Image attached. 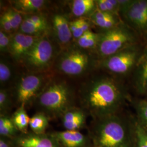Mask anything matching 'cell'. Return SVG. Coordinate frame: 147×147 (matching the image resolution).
<instances>
[{"mask_svg": "<svg viewBox=\"0 0 147 147\" xmlns=\"http://www.w3.org/2000/svg\"><path fill=\"white\" fill-rule=\"evenodd\" d=\"M80 104L94 119L117 114L126 98L123 85L112 77H93L80 89Z\"/></svg>", "mask_w": 147, "mask_h": 147, "instance_id": "1", "label": "cell"}, {"mask_svg": "<svg viewBox=\"0 0 147 147\" xmlns=\"http://www.w3.org/2000/svg\"><path fill=\"white\" fill-rule=\"evenodd\" d=\"M90 137L94 147H131L129 127L117 114L94 119Z\"/></svg>", "mask_w": 147, "mask_h": 147, "instance_id": "2", "label": "cell"}, {"mask_svg": "<svg viewBox=\"0 0 147 147\" xmlns=\"http://www.w3.org/2000/svg\"><path fill=\"white\" fill-rule=\"evenodd\" d=\"M75 93L71 87L63 80L53 78L34 100L40 112L50 118L61 117L74 107Z\"/></svg>", "mask_w": 147, "mask_h": 147, "instance_id": "3", "label": "cell"}, {"mask_svg": "<svg viewBox=\"0 0 147 147\" xmlns=\"http://www.w3.org/2000/svg\"><path fill=\"white\" fill-rule=\"evenodd\" d=\"M61 50L48 33L37 39L20 63L29 73L50 71Z\"/></svg>", "mask_w": 147, "mask_h": 147, "instance_id": "4", "label": "cell"}, {"mask_svg": "<svg viewBox=\"0 0 147 147\" xmlns=\"http://www.w3.org/2000/svg\"><path fill=\"white\" fill-rule=\"evenodd\" d=\"M90 51L78 47L75 42L59 53L55 60L58 73L70 77L86 75L97 65L98 59Z\"/></svg>", "mask_w": 147, "mask_h": 147, "instance_id": "5", "label": "cell"}, {"mask_svg": "<svg viewBox=\"0 0 147 147\" xmlns=\"http://www.w3.org/2000/svg\"><path fill=\"white\" fill-rule=\"evenodd\" d=\"M138 43V35L123 22L113 28L100 32L95 55L99 61Z\"/></svg>", "mask_w": 147, "mask_h": 147, "instance_id": "6", "label": "cell"}, {"mask_svg": "<svg viewBox=\"0 0 147 147\" xmlns=\"http://www.w3.org/2000/svg\"><path fill=\"white\" fill-rule=\"evenodd\" d=\"M53 78L50 71L28 73L16 79L13 96L20 106H26L34 101L37 96Z\"/></svg>", "mask_w": 147, "mask_h": 147, "instance_id": "7", "label": "cell"}, {"mask_svg": "<svg viewBox=\"0 0 147 147\" xmlns=\"http://www.w3.org/2000/svg\"><path fill=\"white\" fill-rule=\"evenodd\" d=\"M142 51L139 44H136L98 61L97 65L111 74L125 76L134 71Z\"/></svg>", "mask_w": 147, "mask_h": 147, "instance_id": "8", "label": "cell"}, {"mask_svg": "<svg viewBox=\"0 0 147 147\" xmlns=\"http://www.w3.org/2000/svg\"><path fill=\"white\" fill-rule=\"evenodd\" d=\"M119 16L122 21L147 44V0H132Z\"/></svg>", "mask_w": 147, "mask_h": 147, "instance_id": "9", "label": "cell"}, {"mask_svg": "<svg viewBox=\"0 0 147 147\" xmlns=\"http://www.w3.org/2000/svg\"><path fill=\"white\" fill-rule=\"evenodd\" d=\"M49 33L62 51L73 44V35L70 30L68 16L62 13H56L51 16Z\"/></svg>", "mask_w": 147, "mask_h": 147, "instance_id": "10", "label": "cell"}, {"mask_svg": "<svg viewBox=\"0 0 147 147\" xmlns=\"http://www.w3.org/2000/svg\"><path fill=\"white\" fill-rule=\"evenodd\" d=\"M39 37L25 34L20 32L11 34L9 50L11 57L20 63Z\"/></svg>", "mask_w": 147, "mask_h": 147, "instance_id": "11", "label": "cell"}, {"mask_svg": "<svg viewBox=\"0 0 147 147\" xmlns=\"http://www.w3.org/2000/svg\"><path fill=\"white\" fill-rule=\"evenodd\" d=\"M16 147H61L52 134L22 133L14 141Z\"/></svg>", "mask_w": 147, "mask_h": 147, "instance_id": "12", "label": "cell"}, {"mask_svg": "<svg viewBox=\"0 0 147 147\" xmlns=\"http://www.w3.org/2000/svg\"><path fill=\"white\" fill-rule=\"evenodd\" d=\"M63 147H87L88 138L79 131L65 130L51 134Z\"/></svg>", "mask_w": 147, "mask_h": 147, "instance_id": "13", "label": "cell"}, {"mask_svg": "<svg viewBox=\"0 0 147 147\" xmlns=\"http://www.w3.org/2000/svg\"><path fill=\"white\" fill-rule=\"evenodd\" d=\"M133 74V82L137 90L145 94L147 86V44L143 49Z\"/></svg>", "mask_w": 147, "mask_h": 147, "instance_id": "14", "label": "cell"}, {"mask_svg": "<svg viewBox=\"0 0 147 147\" xmlns=\"http://www.w3.org/2000/svg\"><path fill=\"white\" fill-rule=\"evenodd\" d=\"M87 113L83 109L75 107L67 111L61 117L64 127L66 130L79 131L84 126Z\"/></svg>", "mask_w": 147, "mask_h": 147, "instance_id": "15", "label": "cell"}, {"mask_svg": "<svg viewBox=\"0 0 147 147\" xmlns=\"http://www.w3.org/2000/svg\"><path fill=\"white\" fill-rule=\"evenodd\" d=\"M93 25L102 30V32L108 31L120 25L122 21L119 16L104 12L96 9L89 18Z\"/></svg>", "mask_w": 147, "mask_h": 147, "instance_id": "16", "label": "cell"}, {"mask_svg": "<svg viewBox=\"0 0 147 147\" xmlns=\"http://www.w3.org/2000/svg\"><path fill=\"white\" fill-rule=\"evenodd\" d=\"M49 1L44 0H16L11 1V8L22 15L40 13L46 8Z\"/></svg>", "mask_w": 147, "mask_h": 147, "instance_id": "17", "label": "cell"}, {"mask_svg": "<svg viewBox=\"0 0 147 147\" xmlns=\"http://www.w3.org/2000/svg\"><path fill=\"white\" fill-rule=\"evenodd\" d=\"M69 7L71 14L76 19L87 18L97 9L94 0H74L71 1Z\"/></svg>", "mask_w": 147, "mask_h": 147, "instance_id": "18", "label": "cell"}, {"mask_svg": "<svg viewBox=\"0 0 147 147\" xmlns=\"http://www.w3.org/2000/svg\"><path fill=\"white\" fill-rule=\"evenodd\" d=\"M16 76L15 68L9 61L1 58L0 61L1 88H7V86L14 81Z\"/></svg>", "mask_w": 147, "mask_h": 147, "instance_id": "19", "label": "cell"}, {"mask_svg": "<svg viewBox=\"0 0 147 147\" xmlns=\"http://www.w3.org/2000/svg\"><path fill=\"white\" fill-rule=\"evenodd\" d=\"M100 33H95L91 30L84 34L75 42L78 47L84 50L94 52L98 45Z\"/></svg>", "mask_w": 147, "mask_h": 147, "instance_id": "20", "label": "cell"}, {"mask_svg": "<svg viewBox=\"0 0 147 147\" xmlns=\"http://www.w3.org/2000/svg\"><path fill=\"white\" fill-rule=\"evenodd\" d=\"M11 119L19 131L24 134L27 133L30 118L27 113L25 106H20L13 113Z\"/></svg>", "mask_w": 147, "mask_h": 147, "instance_id": "21", "label": "cell"}, {"mask_svg": "<svg viewBox=\"0 0 147 147\" xmlns=\"http://www.w3.org/2000/svg\"><path fill=\"white\" fill-rule=\"evenodd\" d=\"M49 117L42 112H38L30 118L29 126L33 133L44 134L49 125Z\"/></svg>", "mask_w": 147, "mask_h": 147, "instance_id": "22", "label": "cell"}, {"mask_svg": "<svg viewBox=\"0 0 147 147\" xmlns=\"http://www.w3.org/2000/svg\"><path fill=\"white\" fill-rule=\"evenodd\" d=\"M18 32L30 36L40 37L49 33V30L24 18Z\"/></svg>", "mask_w": 147, "mask_h": 147, "instance_id": "23", "label": "cell"}, {"mask_svg": "<svg viewBox=\"0 0 147 147\" xmlns=\"http://www.w3.org/2000/svg\"><path fill=\"white\" fill-rule=\"evenodd\" d=\"M95 1L97 9L120 16L118 0H96Z\"/></svg>", "mask_w": 147, "mask_h": 147, "instance_id": "24", "label": "cell"}, {"mask_svg": "<svg viewBox=\"0 0 147 147\" xmlns=\"http://www.w3.org/2000/svg\"><path fill=\"white\" fill-rule=\"evenodd\" d=\"M12 104L11 94L8 88L0 90V112L1 115H7Z\"/></svg>", "mask_w": 147, "mask_h": 147, "instance_id": "25", "label": "cell"}, {"mask_svg": "<svg viewBox=\"0 0 147 147\" xmlns=\"http://www.w3.org/2000/svg\"><path fill=\"white\" fill-rule=\"evenodd\" d=\"M5 11L9 19L14 33L19 31L24 19L23 16L21 13L16 11L11 7L7 9Z\"/></svg>", "mask_w": 147, "mask_h": 147, "instance_id": "26", "label": "cell"}, {"mask_svg": "<svg viewBox=\"0 0 147 147\" xmlns=\"http://www.w3.org/2000/svg\"><path fill=\"white\" fill-rule=\"evenodd\" d=\"M137 147H147V130L140 122L135 124Z\"/></svg>", "mask_w": 147, "mask_h": 147, "instance_id": "27", "label": "cell"}, {"mask_svg": "<svg viewBox=\"0 0 147 147\" xmlns=\"http://www.w3.org/2000/svg\"><path fill=\"white\" fill-rule=\"evenodd\" d=\"M137 112L140 123L146 129L147 128V100L139 101L136 105Z\"/></svg>", "mask_w": 147, "mask_h": 147, "instance_id": "28", "label": "cell"}, {"mask_svg": "<svg viewBox=\"0 0 147 147\" xmlns=\"http://www.w3.org/2000/svg\"><path fill=\"white\" fill-rule=\"evenodd\" d=\"M11 35L0 31V52L1 54L9 53Z\"/></svg>", "mask_w": 147, "mask_h": 147, "instance_id": "29", "label": "cell"}, {"mask_svg": "<svg viewBox=\"0 0 147 147\" xmlns=\"http://www.w3.org/2000/svg\"><path fill=\"white\" fill-rule=\"evenodd\" d=\"M0 27H1V31L5 32V33L11 35L13 33H14L11 26L9 19L5 11L1 15Z\"/></svg>", "mask_w": 147, "mask_h": 147, "instance_id": "30", "label": "cell"}, {"mask_svg": "<svg viewBox=\"0 0 147 147\" xmlns=\"http://www.w3.org/2000/svg\"><path fill=\"white\" fill-rule=\"evenodd\" d=\"M19 130L15 125L0 129V135L1 137H11L14 136Z\"/></svg>", "mask_w": 147, "mask_h": 147, "instance_id": "31", "label": "cell"}, {"mask_svg": "<svg viewBox=\"0 0 147 147\" xmlns=\"http://www.w3.org/2000/svg\"><path fill=\"white\" fill-rule=\"evenodd\" d=\"M7 137H1L0 139V147H11V143Z\"/></svg>", "mask_w": 147, "mask_h": 147, "instance_id": "32", "label": "cell"}, {"mask_svg": "<svg viewBox=\"0 0 147 147\" xmlns=\"http://www.w3.org/2000/svg\"><path fill=\"white\" fill-rule=\"evenodd\" d=\"M145 94H147V87H146V92H145Z\"/></svg>", "mask_w": 147, "mask_h": 147, "instance_id": "33", "label": "cell"}]
</instances>
